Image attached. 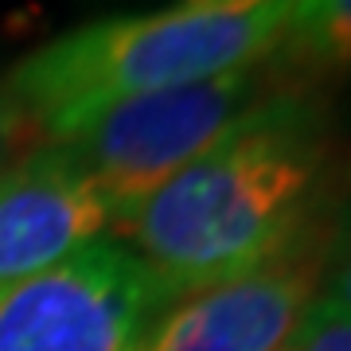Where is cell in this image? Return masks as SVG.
I'll return each instance as SVG.
<instances>
[{
    "instance_id": "2",
    "label": "cell",
    "mask_w": 351,
    "mask_h": 351,
    "mask_svg": "<svg viewBox=\"0 0 351 351\" xmlns=\"http://www.w3.org/2000/svg\"><path fill=\"white\" fill-rule=\"evenodd\" d=\"M293 0H168L98 16L51 36L0 78L39 145H63L110 106L160 94L277 55Z\"/></svg>"
},
{
    "instance_id": "4",
    "label": "cell",
    "mask_w": 351,
    "mask_h": 351,
    "mask_svg": "<svg viewBox=\"0 0 351 351\" xmlns=\"http://www.w3.org/2000/svg\"><path fill=\"white\" fill-rule=\"evenodd\" d=\"M168 304L160 281L117 239L36 277L0 285V351H137Z\"/></svg>"
},
{
    "instance_id": "10",
    "label": "cell",
    "mask_w": 351,
    "mask_h": 351,
    "mask_svg": "<svg viewBox=\"0 0 351 351\" xmlns=\"http://www.w3.org/2000/svg\"><path fill=\"white\" fill-rule=\"evenodd\" d=\"M27 133H32L27 117L20 113V106H16L12 94H8L4 82H0V172H4L16 156H24V152H27L24 149Z\"/></svg>"
},
{
    "instance_id": "8",
    "label": "cell",
    "mask_w": 351,
    "mask_h": 351,
    "mask_svg": "<svg viewBox=\"0 0 351 351\" xmlns=\"http://www.w3.org/2000/svg\"><path fill=\"white\" fill-rule=\"evenodd\" d=\"M289 351H351V308L316 297Z\"/></svg>"
},
{
    "instance_id": "3",
    "label": "cell",
    "mask_w": 351,
    "mask_h": 351,
    "mask_svg": "<svg viewBox=\"0 0 351 351\" xmlns=\"http://www.w3.org/2000/svg\"><path fill=\"white\" fill-rule=\"evenodd\" d=\"M269 98L265 71H230L101 110L63 141L101 188L113 230Z\"/></svg>"
},
{
    "instance_id": "6",
    "label": "cell",
    "mask_w": 351,
    "mask_h": 351,
    "mask_svg": "<svg viewBox=\"0 0 351 351\" xmlns=\"http://www.w3.org/2000/svg\"><path fill=\"white\" fill-rule=\"evenodd\" d=\"M113 239L110 203L63 145H36L0 172V285Z\"/></svg>"
},
{
    "instance_id": "5",
    "label": "cell",
    "mask_w": 351,
    "mask_h": 351,
    "mask_svg": "<svg viewBox=\"0 0 351 351\" xmlns=\"http://www.w3.org/2000/svg\"><path fill=\"white\" fill-rule=\"evenodd\" d=\"M324 242L304 239L277 262L219 285L172 297L137 351H289L320 297Z\"/></svg>"
},
{
    "instance_id": "9",
    "label": "cell",
    "mask_w": 351,
    "mask_h": 351,
    "mask_svg": "<svg viewBox=\"0 0 351 351\" xmlns=\"http://www.w3.org/2000/svg\"><path fill=\"white\" fill-rule=\"evenodd\" d=\"M320 297L351 308V211L339 219L336 234L324 242V274H320Z\"/></svg>"
},
{
    "instance_id": "7",
    "label": "cell",
    "mask_w": 351,
    "mask_h": 351,
    "mask_svg": "<svg viewBox=\"0 0 351 351\" xmlns=\"http://www.w3.org/2000/svg\"><path fill=\"white\" fill-rule=\"evenodd\" d=\"M277 55L308 71H351V0H293Z\"/></svg>"
},
{
    "instance_id": "1",
    "label": "cell",
    "mask_w": 351,
    "mask_h": 351,
    "mask_svg": "<svg viewBox=\"0 0 351 351\" xmlns=\"http://www.w3.org/2000/svg\"><path fill=\"white\" fill-rule=\"evenodd\" d=\"M328 137L313 98L269 94L113 234L172 297L277 262L313 239Z\"/></svg>"
}]
</instances>
